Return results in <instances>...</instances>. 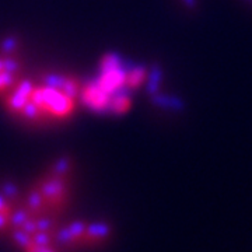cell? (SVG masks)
I'll list each match as a JSON object with an SVG mask.
<instances>
[{
    "instance_id": "277c9868",
    "label": "cell",
    "mask_w": 252,
    "mask_h": 252,
    "mask_svg": "<svg viewBox=\"0 0 252 252\" xmlns=\"http://www.w3.org/2000/svg\"><path fill=\"white\" fill-rule=\"evenodd\" d=\"M17 192L14 189L0 192V235L9 234L10 225L18 207L16 206Z\"/></svg>"
},
{
    "instance_id": "6da1fadb",
    "label": "cell",
    "mask_w": 252,
    "mask_h": 252,
    "mask_svg": "<svg viewBox=\"0 0 252 252\" xmlns=\"http://www.w3.org/2000/svg\"><path fill=\"white\" fill-rule=\"evenodd\" d=\"M74 89L72 81L66 79L48 81L42 87L23 84L11 98V109L31 119L63 118L72 111Z\"/></svg>"
},
{
    "instance_id": "3957f363",
    "label": "cell",
    "mask_w": 252,
    "mask_h": 252,
    "mask_svg": "<svg viewBox=\"0 0 252 252\" xmlns=\"http://www.w3.org/2000/svg\"><path fill=\"white\" fill-rule=\"evenodd\" d=\"M112 237V228L107 223H72L59 227L58 241L62 252L91 251L102 248Z\"/></svg>"
},
{
    "instance_id": "5b68a950",
    "label": "cell",
    "mask_w": 252,
    "mask_h": 252,
    "mask_svg": "<svg viewBox=\"0 0 252 252\" xmlns=\"http://www.w3.org/2000/svg\"><path fill=\"white\" fill-rule=\"evenodd\" d=\"M156 102L162 107V108L168 109H178L182 108V101L180 98H175V97H168V95H157L156 97Z\"/></svg>"
},
{
    "instance_id": "7a4b0ae2",
    "label": "cell",
    "mask_w": 252,
    "mask_h": 252,
    "mask_svg": "<svg viewBox=\"0 0 252 252\" xmlns=\"http://www.w3.org/2000/svg\"><path fill=\"white\" fill-rule=\"evenodd\" d=\"M58 233L56 220L31 215L21 206L14 215L7 235L21 252H62Z\"/></svg>"
},
{
    "instance_id": "8992f818",
    "label": "cell",
    "mask_w": 252,
    "mask_h": 252,
    "mask_svg": "<svg viewBox=\"0 0 252 252\" xmlns=\"http://www.w3.org/2000/svg\"><path fill=\"white\" fill-rule=\"evenodd\" d=\"M188 7H193L195 4H196V0H182Z\"/></svg>"
}]
</instances>
